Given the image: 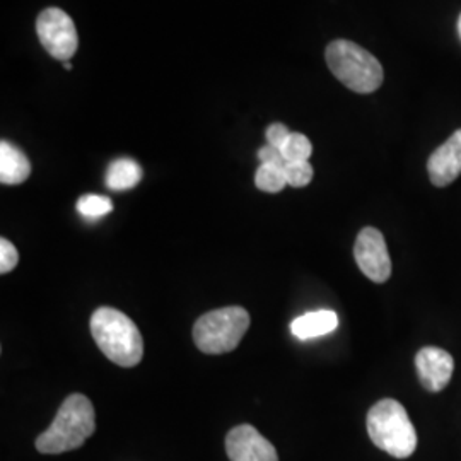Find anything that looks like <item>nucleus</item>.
<instances>
[{"label":"nucleus","instance_id":"nucleus-1","mask_svg":"<svg viewBox=\"0 0 461 461\" xmlns=\"http://www.w3.org/2000/svg\"><path fill=\"white\" fill-rule=\"evenodd\" d=\"M96 429L95 407L87 396L81 393L66 398L55 420L36 439V449L43 455H60L77 449L93 436Z\"/></svg>","mask_w":461,"mask_h":461},{"label":"nucleus","instance_id":"nucleus-2","mask_svg":"<svg viewBox=\"0 0 461 461\" xmlns=\"http://www.w3.org/2000/svg\"><path fill=\"white\" fill-rule=\"evenodd\" d=\"M91 333L99 350L122 367H133L142 361L144 340L137 325L127 314L103 306L91 316Z\"/></svg>","mask_w":461,"mask_h":461},{"label":"nucleus","instance_id":"nucleus-3","mask_svg":"<svg viewBox=\"0 0 461 461\" xmlns=\"http://www.w3.org/2000/svg\"><path fill=\"white\" fill-rule=\"evenodd\" d=\"M367 434L371 441L395 458L412 456L417 432L405 407L393 398L378 402L367 413Z\"/></svg>","mask_w":461,"mask_h":461},{"label":"nucleus","instance_id":"nucleus-4","mask_svg":"<svg viewBox=\"0 0 461 461\" xmlns=\"http://www.w3.org/2000/svg\"><path fill=\"white\" fill-rule=\"evenodd\" d=\"M331 74L354 93L369 95L383 84V67L367 50L348 40H335L327 47Z\"/></svg>","mask_w":461,"mask_h":461},{"label":"nucleus","instance_id":"nucleus-5","mask_svg":"<svg viewBox=\"0 0 461 461\" xmlns=\"http://www.w3.org/2000/svg\"><path fill=\"white\" fill-rule=\"evenodd\" d=\"M249 329V314L241 306H228L202 314L194 327L195 346L203 354H226L240 346Z\"/></svg>","mask_w":461,"mask_h":461},{"label":"nucleus","instance_id":"nucleus-6","mask_svg":"<svg viewBox=\"0 0 461 461\" xmlns=\"http://www.w3.org/2000/svg\"><path fill=\"white\" fill-rule=\"evenodd\" d=\"M38 38L43 49L57 60L68 62L79 47V36L72 17L62 9H45L36 21Z\"/></svg>","mask_w":461,"mask_h":461},{"label":"nucleus","instance_id":"nucleus-7","mask_svg":"<svg viewBox=\"0 0 461 461\" xmlns=\"http://www.w3.org/2000/svg\"><path fill=\"white\" fill-rule=\"evenodd\" d=\"M354 257L367 279L383 284L392 276V258L383 234L375 228H364L354 245Z\"/></svg>","mask_w":461,"mask_h":461},{"label":"nucleus","instance_id":"nucleus-8","mask_svg":"<svg viewBox=\"0 0 461 461\" xmlns=\"http://www.w3.org/2000/svg\"><path fill=\"white\" fill-rule=\"evenodd\" d=\"M226 451L230 461H279L274 445L249 424L230 429Z\"/></svg>","mask_w":461,"mask_h":461},{"label":"nucleus","instance_id":"nucleus-9","mask_svg":"<svg viewBox=\"0 0 461 461\" xmlns=\"http://www.w3.org/2000/svg\"><path fill=\"white\" fill-rule=\"evenodd\" d=\"M417 375L422 386L429 392H441L449 384L455 361L449 352L438 347H424L419 350L415 357Z\"/></svg>","mask_w":461,"mask_h":461},{"label":"nucleus","instance_id":"nucleus-10","mask_svg":"<svg viewBox=\"0 0 461 461\" xmlns=\"http://www.w3.org/2000/svg\"><path fill=\"white\" fill-rule=\"evenodd\" d=\"M432 185L443 188L455 182L461 173V129L453 133L443 146L436 149L428 163Z\"/></svg>","mask_w":461,"mask_h":461},{"label":"nucleus","instance_id":"nucleus-11","mask_svg":"<svg viewBox=\"0 0 461 461\" xmlns=\"http://www.w3.org/2000/svg\"><path fill=\"white\" fill-rule=\"evenodd\" d=\"M32 175V163L26 154L7 140L0 142V182L21 185Z\"/></svg>","mask_w":461,"mask_h":461},{"label":"nucleus","instance_id":"nucleus-12","mask_svg":"<svg viewBox=\"0 0 461 461\" xmlns=\"http://www.w3.org/2000/svg\"><path fill=\"white\" fill-rule=\"evenodd\" d=\"M339 327V316L330 310H320L312 313L303 314L291 323V331L299 340L316 339L321 335L331 333Z\"/></svg>","mask_w":461,"mask_h":461},{"label":"nucleus","instance_id":"nucleus-13","mask_svg":"<svg viewBox=\"0 0 461 461\" xmlns=\"http://www.w3.org/2000/svg\"><path fill=\"white\" fill-rule=\"evenodd\" d=\"M142 175H144V171L137 161L129 159V158H122L110 165L104 182L110 190L123 192V190H131L133 186H137L142 180Z\"/></svg>","mask_w":461,"mask_h":461},{"label":"nucleus","instance_id":"nucleus-14","mask_svg":"<svg viewBox=\"0 0 461 461\" xmlns=\"http://www.w3.org/2000/svg\"><path fill=\"white\" fill-rule=\"evenodd\" d=\"M255 185L258 190L267 192V194H279L287 185L284 167L274 165L260 166L255 175Z\"/></svg>","mask_w":461,"mask_h":461},{"label":"nucleus","instance_id":"nucleus-15","mask_svg":"<svg viewBox=\"0 0 461 461\" xmlns=\"http://www.w3.org/2000/svg\"><path fill=\"white\" fill-rule=\"evenodd\" d=\"M280 150L287 159V163H297V161H310V156L313 154V146L306 135L291 132L287 142Z\"/></svg>","mask_w":461,"mask_h":461},{"label":"nucleus","instance_id":"nucleus-16","mask_svg":"<svg viewBox=\"0 0 461 461\" xmlns=\"http://www.w3.org/2000/svg\"><path fill=\"white\" fill-rule=\"evenodd\" d=\"M77 211L86 219H99L113 211V202L104 195H84L77 200Z\"/></svg>","mask_w":461,"mask_h":461},{"label":"nucleus","instance_id":"nucleus-17","mask_svg":"<svg viewBox=\"0 0 461 461\" xmlns=\"http://www.w3.org/2000/svg\"><path fill=\"white\" fill-rule=\"evenodd\" d=\"M284 173L287 178V185H291L294 188H303L313 180V166L310 165V161L287 163L284 167Z\"/></svg>","mask_w":461,"mask_h":461},{"label":"nucleus","instance_id":"nucleus-18","mask_svg":"<svg viewBox=\"0 0 461 461\" xmlns=\"http://www.w3.org/2000/svg\"><path fill=\"white\" fill-rule=\"evenodd\" d=\"M17 262H19V255L16 248L11 241L2 238L0 240V274H9L11 270H14Z\"/></svg>","mask_w":461,"mask_h":461},{"label":"nucleus","instance_id":"nucleus-19","mask_svg":"<svg viewBox=\"0 0 461 461\" xmlns=\"http://www.w3.org/2000/svg\"><path fill=\"white\" fill-rule=\"evenodd\" d=\"M265 135H267V144H268V146L282 149V146L287 142L291 132H289V129H287L285 125L274 123V125H270V127L267 129Z\"/></svg>","mask_w":461,"mask_h":461},{"label":"nucleus","instance_id":"nucleus-20","mask_svg":"<svg viewBox=\"0 0 461 461\" xmlns=\"http://www.w3.org/2000/svg\"><path fill=\"white\" fill-rule=\"evenodd\" d=\"M258 159L262 161V165L280 166V167H285L287 165V159L284 158L282 150L268 144L258 150Z\"/></svg>","mask_w":461,"mask_h":461},{"label":"nucleus","instance_id":"nucleus-21","mask_svg":"<svg viewBox=\"0 0 461 461\" xmlns=\"http://www.w3.org/2000/svg\"><path fill=\"white\" fill-rule=\"evenodd\" d=\"M458 33H460V38H461V16H460V19H458Z\"/></svg>","mask_w":461,"mask_h":461},{"label":"nucleus","instance_id":"nucleus-22","mask_svg":"<svg viewBox=\"0 0 461 461\" xmlns=\"http://www.w3.org/2000/svg\"><path fill=\"white\" fill-rule=\"evenodd\" d=\"M66 70H72V66H70V64H68V62H66Z\"/></svg>","mask_w":461,"mask_h":461}]
</instances>
